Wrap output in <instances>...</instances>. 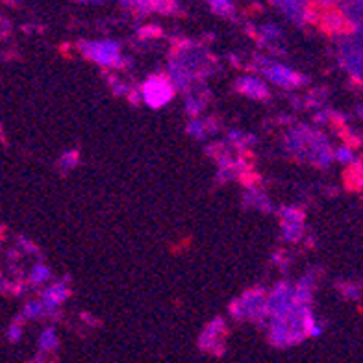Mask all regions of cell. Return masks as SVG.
<instances>
[{
  "label": "cell",
  "instance_id": "cell-1",
  "mask_svg": "<svg viewBox=\"0 0 363 363\" xmlns=\"http://www.w3.org/2000/svg\"><path fill=\"white\" fill-rule=\"evenodd\" d=\"M171 95H173L171 87L165 82H161V80H152V82H149L145 86V98H147V102L154 107H158L167 102L171 98Z\"/></svg>",
  "mask_w": 363,
  "mask_h": 363
},
{
  "label": "cell",
  "instance_id": "cell-2",
  "mask_svg": "<svg viewBox=\"0 0 363 363\" xmlns=\"http://www.w3.org/2000/svg\"><path fill=\"white\" fill-rule=\"evenodd\" d=\"M87 54L98 63H113L119 56V48L115 43H91Z\"/></svg>",
  "mask_w": 363,
  "mask_h": 363
},
{
  "label": "cell",
  "instance_id": "cell-3",
  "mask_svg": "<svg viewBox=\"0 0 363 363\" xmlns=\"http://www.w3.org/2000/svg\"><path fill=\"white\" fill-rule=\"evenodd\" d=\"M271 78L272 80H276L280 83H297V76L289 72L287 69H282V67H272L271 69Z\"/></svg>",
  "mask_w": 363,
  "mask_h": 363
}]
</instances>
